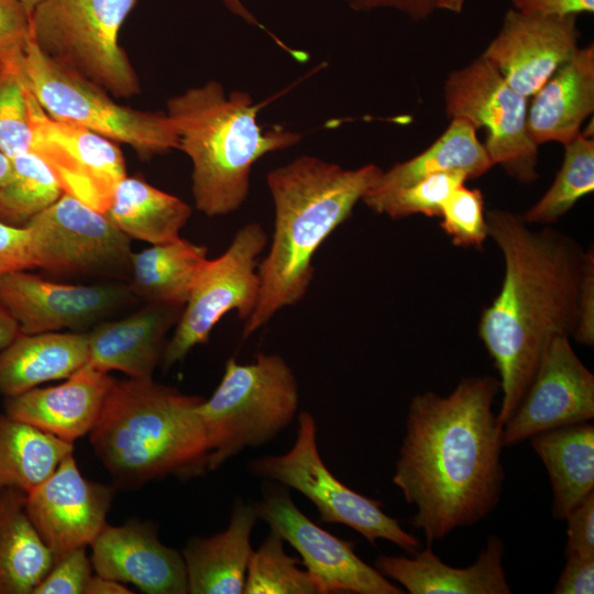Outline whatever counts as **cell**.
Instances as JSON below:
<instances>
[{
  "instance_id": "cell-21",
  "label": "cell",
  "mask_w": 594,
  "mask_h": 594,
  "mask_svg": "<svg viewBox=\"0 0 594 594\" xmlns=\"http://www.w3.org/2000/svg\"><path fill=\"white\" fill-rule=\"evenodd\" d=\"M183 306L148 302L114 321L99 322L88 332V364L129 378L153 380L166 345L165 338L178 322Z\"/></svg>"
},
{
  "instance_id": "cell-32",
  "label": "cell",
  "mask_w": 594,
  "mask_h": 594,
  "mask_svg": "<svg viewBox=\"0 0 594 594\" xmlns=\"http://www.w3.org/2000/svg\"><path fill=\"white\" fill-rule=\"evenodd\" d=\"M12 175L0 186V221L25 227L64 194L52 168L29 151L11 158Z\"/></svg>"
},
{
  "instance_id": "cell-7",
  "label": "cell",
  "mask_w": 594,
  "mask_h": 594,
  "mask_svg": "<svg viewBox=\"0 0 594 594\" xmlns=\"http://www.w3.org/2000/svg\"><path fill=\"white\" fill-rule=\"evenodd\" d=\"M138 0H43L30 15L31 41L50 59L111 96L140 92L138 74L119 44Z\"/></svg>"
},
{
  "instance_id": "cell-24",
  "label": "cell",
  "mask_w": 594,
  "mask_h": 594,
  "mask_svg": "<svg viewBox=\"0 0 594 594\" xmlns=\"http://www.w3.org/2000/svg\"><path fill=\"white\" fill-rule=\"evenodd\" d=\"M253 505L234 503L226 530L190 538L183 550L188 593L241 594L252 556L251 534L257 520Z\"/></svg>"
},
{
  "instance_id": "cell-5",
  "label": "cell",
  "mask_w": 594,
  "mask_h": 594,
  "mask_svg": "<svg viewBox=\"0 0 594 594\" xmlns=\"http://www.w3.org/2000/svg\"><path fill=\"white\" fill-rule=\"evenodd\" d=\"M178 133V148L193 164L195 207L208 217L238 210L250 191L253 165L268 153L295 146L301 134L257 122L258 106L246 91L228 96L209 80L166 102Z\"/></svg>"
},
{
  "instance_id": "cell-12",
  "label": "cell",
  "mask_w": 594,
  "mask_h": 594,
  "mask_svg": "<svg viewBox=\"0 0 594 594\" xmlns=\"http://www.w3.org/2000/svg\"><path fill=\"white\" fill-rule=\"evenodd\" d=\"M25 228L33 267L64 276L130 278L131 239L106 213L69 194Z\"/></svg>"
},
{
  "instance_id": "cell-28",
  "label": "cell",
  "mask_w": 594,
  "mask_h": 594,
  "mask_svg": "<svg viewBox=\"0 0 594 594\" xmlns=\"http://www.w3.org/2000/svg\"><path fill=\"white\" fill-rule=\"evenodd\" d=\"M493 166L476 129L466 120L451 119L446 131L425 151L382 170L366 195L389 193L442 172H463L473 179Z\"/></svg>"
},
{
  "instance_id": "cell-2",
  "label": "cell",
  "mask_w": 594,
  "mask_h": 594,
  "mask_svg": "<svg viewBox=\"0 0 594 594\" xmlns=\"http://www.w3.org/2000/svg\"><path fill=\"white\" fill-rule=\"evenodd\" d=\"M485 218L505 271L498 295L482 311L479 337L499 374L496 420L503 428L550 341L573 337L585 250L550 226L531 229L522 215L496 208Z\"/></svg>"
},
{
  "instance_id": "cell-45",
  "label": "cell",
  "mask_w": 594,
  "mask_h": 594,
  "mask_svg": "<svg viewBox=\"0 0 594 594\" xmlns=\"http://www.w3.org/2000/svg\"><path fill=\"white\" fill-rule=\"evenodd\" d=\"M514 9L543 15H579L594 12V0H510Z\"/></svg>"
},
{
  "instance_id": "cell-17",
  "label": "cell",
  "mask_w": 594,
  "mask_h": 594,
  "mask_svg": "<svg viewBox=\"0 0 594 594\" xmlns=\"http://www.w3.org/2000/svg\"><path fill=\"white\" fill-rule=\"evenodd\" d=\"M114 490L86 479L74 452L26 494L25 510L55 561L90 546L106 527Z\"/></svg>"
},
{
  "instance_id": "cell-50",
  "label": "cell",
  "mask_w": 594,
  "mask_h": 594,
  "mask_svg": "<svg viewBox=\"0 0 594 594\" xmlns=\"http://www.w3.org/2000/svg\"><path fill=\"white\" fill-rule=\"evenodd\" d=\"M12 175L11 158L0 152V186L6 184Z\"/></svg>"
},
{
  "instance_id": "cell-49",
  "label": "cell",
  "mask_w": 594,
  "mask_h": 594,
  "mask_svg": "<svg viewBox=\"0 0 594 594\" xmlns=\"http://www.w3.org/2000/svg\"><path fill=\"white\" fill-rule=\"evenodd\" d=\"M466 0H437L436 10H443L459 14L462 12Z\"/></svg>"
},
{
  "instance_id": "cell-42",
  "label": "cell",
  "mask_w": 594,
  "mask_h": 594,
  "mask_svg": "<svg viewBox=\"0 0 594 594\" xmlns=\"http://www.w3.org/2000/svg\"><path fill=\"white\" fill-rule=\"evenodd\" d=\"M30 268L34 267L28 229L0 221V275Z\"/></svg>"
},
{
  "instance_id": "cell-6",
  "label": "cell",
  "mask_w": 594,
  "mask_h": 594,
  "mask_svg": "<svg viewBox=\"0 0 594 594\" xmlns=\"http://www.w3.org/2000/svg\"><path fill=\"white\" fill-rule=\"evenodd\" d=\"M298 406L296 376L279 354L258 353L249 364L229 359L216 391L198 405L208 471L249 447L272 441L293 421Z\"/></svg>"
},
{
  "instance_id": "cell-19",
  "label": "cell",
  "mask_w": 594,
  "mask_h": 594,
  "mask_svg": "<svg viewBox=\"0 0 594 594\" xmlns=\"http://www.w3.org/2000/svg\"><path fill=\"white\" fill-rule=\"evenodd\" d=\"M96 574L131 583L147 594H186V565L177 550L163 544L152 522L108 524L90 544Z\"/></svg>"
},
{
  "instance_id": "cell-29",
  "label": "cell",
  "mask_w": 594,
  "mask_h": 594,
  "mask_svg": "<svg viewBox=\"0 0 594 594\" xmlns=\"http://www.w3.org/2000/svg\"><path fill=\"white\" fill-rule=\"evenodd\" d=\"M191 212L183 199L140 177L125 176L105 213L130 239L160 244L178 239Z\"/></svg>"
},
{
  "instance_id": "cell-40",
  "label": "cell",
  "mask_w": 594,
  "mask_h": 594,
  "mask_svg": "<svg viewBox=\"0 0 594 594\" xmlns=\"http://www.w3.org/2000/svg\"><path fill=\"white\" fill-rule=\"evenodd\" d=\"M578 343L594 344V251H585L578 292L576 326L572 337Z\"/></svg>"
},
{
  "instance_id": "cell-39",
  "label": "cell",
  "mask_w": 594,
  "mask_h": 594,
  "mask_svg": "<svg viewBox=\"0 0 594 594\" xmlns=\"http://www.w3.org/2000/svg\"><path fill=\"white\" fill-rule=\"evenodd\" d=\"M92 576V563L86 548H78L55 561L33 594H85Z\"/></svg>"
},
{
  "instance_id": "cell-43",
  "label": "cell",
  "mask_w": 594,
  "mask_h": 594,
  "mask_svg": "<svg viewBox=\"0 0 594 594\" xmlns=\"http://www.w3.org/2000/svg\"><path fill=\"white\" fill-rule=\"evenodd\" d=\"M566 563L553 588L554 594H593L594 557L566 556Z\"/></svg>"
},
{
  "instance_id": "cell-46",
  "label": "cell",
  "mask_w": 594,
  "mask_h": 594,
  "mask_svg": "<svg viewBox=\"0 0 594 594\" xmlns=\"http://www.w3.org/2000/svg\"><path fill=\"white\" fill-rule=\"evenodd\" d=\"M133 593L121 582L100 576L92 575L89 580L85 594H131Z\"/></svg>"
},
{
  "instance_id": "cell-18",
  "label": "cell",
  "mask_w": 594,
  "mask_h": 594,
  "mask_svg": "<svg viewBox=\"0 0 594 594\" xmlns=\"http://www.w3.org/2000/svg\"><path fill=\"white\" fill-rule=\"evenodd\" d=\"M576 15H543L510 8L482 56L526 98L578 51Z\"/></svg>"
},
{
  "instance_id": "cell-26",
  "label": "cell",
  "mask_w": 594,
  "mask_h": 594,
  "mask_svg": "<svg viewBox=\"0 0 594 594\" xmlns=\"http://www.w3.org/2000/svg\"><path fill=\"white\" fill-rule=\"evenodd\" d=\"M530 440L549 474L551 514L554 519L564 520L594 492V425H566L536 433Z\"/></svg>"
},
{
  "instance_id": "cell-35",
  "label": "cell",
  "mask_w": 594,
  "mask_h": 594,
  "mask_svg": "<svg viewBox=\"0 0 594 594\" xmlns=\"http://www.w3.org/2000/svg\"><path fill=\"white\" fill-rule=\"evenodd\" d=\"M469 177L463 172H442L426 176L406 187L377 195H365L362 201L375 213L392 219L415 215L440 217L447 198Z\"/></svg>"
},
{
  "instance_id": "cell-20",
  "label": "cell",
  "mask_w": 594,
  "mask_h": 594,
  "mask_svg": "<svg viewBox=\"0 0 594 594\" xmlns=\"http://www.w3.org/2000/svg\"><path fill=\"white\" fill-rule=\"evenodd\" d=\"M113 382L107 372L86 363L59 385L6 397L4 411L74 443L96 425Z\"/></svg>"
},
{
  "instance_id": "cell-33",
  "label": "cell",
  "mask_w": 594,
  "mask_h": 594,
  "mask_svg": "<svg viewBox=\"0 0 594 594\" xmlns=\"http://www.w3.org/2000/svg\"><path fill=\"white\" fill-rule=\"evenodd\" d=\"M564 155L557 176L543 196L522 218L527 223L550 226L584 196L594 190V139L580 134L563 145Z\"/></svg>"
},
{
  "instance_id": "cell-44",
  "label": "cell",
  "mask_w": 594,
  "mask_h": 594,
  "mask_svg": "<svg viewBox=\"0 0 594 594\" xmlns=\"http://www.w3.org/2000/svg\"><path fill=\"white\" fill-rule=\"evenodd\" d=\"M437 0H348L355 12H371L389 9L408 16L413 21H424L436 10Z\"/></svg>"
},
{
  "instance_id": "cell-37",
  "label": "cell",
  "mask_w": 594,
  "mask_h": 594,
  "mask_svg": "<svg viewBox=\"0 0 594 594\" xmlns=\"http://www.w3.org/2000/svg\"><path fill=\"white\" fill-rule=\"evenodd\" d=\"M440 227L453 245L482 250L488 238L484 196L479 188L459 186L443 202Z\"/></svg>"
},
{
  "instance_id": "cell-25",
  "label": "cell",
  "mask_w": 594,
  "mask_h": 594,
  "mask_svg": "<svg viewBox=\"0 0 594 594\" xmlns=\"http://www.w3.org/2000/svg\"><path fill=\"white\" fill-rule=\"evenodd\" d=\"M88 362V332L20 333L0 351V395L70 376Z\"/></svg>"
},
{
  "instance_id": "cell-41",
  "label": "cell",
  "mask_w": 594,
  "mask_h": 594,
  "mask_svg": "<svg viewBox=\"0 0 594 594\" xmlns=\"http://www.w3.org/2000/svg\"><path fill=\"white\" fill-rule=\"evenodd\" d=\"M564 556L594 557V492L574 507L566 518Z\"/></svg>"
},
{
  "instance_id": "cell-8",
  "label": "cell",
  "mask_w": 594,
  "mask_h": 594,
  "mask_svg": "<svg viewBox=\"0 0 594 594\" xmlns=\"http://www.w3.org/2000/svg\"><path fill=\"white\" fill-rule=\"evenodd\" d=\"M28 86L46 114L86 128L142 157L178 148L174 121L163 112L122 106L108 91L45 56L30 40L23 55Z\"/></svg>"
},
{
  "instance_id": "cell-1",
  "label": "cell",
  "mask_w": 594,
  "mask_h": 594,
  "mask_svg": "<svg viewBox=\"0 0 594 594\" xmlns=\"http://www.w3.org/2000/svg\"><path fill=\"white\" fill-rule=\"evenodd\" d=\"M499 392L497 378L475 375L447 395L424 392L409 403L393 484L416 507L410 524L427 544L477 524L499 503L504 444L493 411Z\"/></svg>"
},
{
  "instance_id": "cell-31",
  "label": "cell",
  "mask_w": 594,
  "mask_h": 594,
  "mask_svg": "<svg viewBox=\"0 0 594 594\" xmlns=\"http://www.w3.org/2000/svg\"><path fill=\"white\" fill-rule=\"evenodd\" d=\"M74 443L0 413V490L29 493L44 482Z\"/></svg>"
},
{
  "instance_id": "cell-23",
  "label": "cell",
  "mask_w": 594,
  "mask_h": 594,
  "mask_svg": "<svg viewBox=\"0 0 594 594\" xmlns=\"http://www.w3.org/2000/svg\"><path fill=\"white\" fill-rule=\"evenodd\" d=\"M594 111V46L579 47L573 56L532 96L527 127L541 145H563L578 138L582 124Z\"/></svg>"
},
{
  "instance_id": "cell-11",
  "label": "cell",
  "mask_w": 594,
  "mask_h": 594,
  "mask_svg": "<svg viewBox=\"0 0 594 594\" xmlns=\"http://www.w3.org/2000/svg\"><path fill=\"white\" fill-rule=\"evenodd\" d=\"M266 244L264 228L250 222L237 231L221 255L207 258L166 342L160 363L164 371L196 345L208 342L215 326L229 311L237 310L244 321L252 315L260 297L258 256Z\"/></svg>"
},
{
  "instance_id": "cell-14",
  "label": "cell",
  "mask_w": 594,
  "mask_h": 594,
  "mask_svg": "<svg viewBox=\"0 0 594 594\" xmlns=\"http://www.w3.org/2000/svg\"><path fill=\"white\" fill-rule=\"evenodd\" d=\"M29 107L30 151L52 168L64 193L105 213L116 187L127 176L120 147L86 128L53 119L31 90Z\"/></svg>"
},
{
  "instance_id": "cell-30",
  "label": "cell",
  "mask_w": 594,
  "mask_h": 594,
  "mask_svg": "<svg viewBox=\"0 0 594 594\" xmlns=\"http://www.w3.org/2000/svg\"><path fill=\"white\" fill-rule=\"evenodd\" d=\"M207 249L183 238L132 254L130 290L147 302L185 306Z\"/></svg>"
},
{
  "instance_id": "cell-22",
  "label": "cell",
  "mask_w": 594,
  "mask_h": 594,
  "mask_svg": "<svg viewBox=\"0 0 594 594\" xmlns=\"http://www.w3.org/2000/svg\"><path fill=\"white\" fill-rule=\"evenodd\" d=\"M504 553L502 538L492 535L475 562L466 568L448 565L431 544L413 557L381 554L375 568L410 594H509Z\"/></svg>"
},
{
  "instance_id": "cell-10",
  "label": "cell",
  "mask_w": 594,
  "mask_h": 594,
  "mask_svg": "<svg viewBox=\"0 0 594 594\" xmlns=\"http://www.w3.org/2000/svg\"><path fill=\"white\" fill-rule=\"evenodd\" d=\"M448 118L485 131L492 164L521 184L539 178V145L527 127L528 98L514 90L482 55L451 72L443 86Z\"/></svg>"
},
{
  "instance_id": "cell-38",
  "label": "cell",
  "mask_w": 594,
  "mask_h": 594,
  "mask_svg": "<svg viewBox=\"0 0 594 594\" xmlns=\"http://www.w3.org/2000/svg\"><path fill=\"white\" fill-rule=\"evenodd\" d=\"M30 40V14L22 3L0 0V69L22 67Z\"/></svg>"
},
{
  "instance_id": "cell-9",
  "label": "cell",
  "mask_w": 594,
  "mask_h": 594,
  "mask_svg": "<svg viewBox=\"0 0 594 594\" xmlns=\"http://www.w3.org/2000/svg\"><path fill=\"white\" fill-rule=\"evenodd\" d=\"M254 475L278 482L305 495L329 524H342L362 535L372 546L388 540L414 554L420 541L385 514L380 501L369 498L340 482L322 461L317 443V424L300 411L296 439L283 454L264 455L249 462Z\"/></svg>"
},
{
  "instance_id": "cell-51",
  "label": "cell",
  "mask_w": 594,
  "mask_h": 594,
  "mask_svg": "<svg viewBox=\"0 0 594 594\" xmlns=\"http://www.w3.org/2000/svg\"><path fill=\"white\" fill-rule=\"evenodd\" d=\"M19 1L25 8L28 13L31 15V13L35 9V7L43 0H19Z\"/></svg>"
},
{
  "instance_id": "cell-16",
  "label": "cell",
  "mask_w": 594,
  "mask_h": 594,
  "mask_svg": "<svg viewBox=\"0 0 594 594\" xmlns=\"http://www.w3.org/2000/svg\"><path fill=\"white\" fill-rule=\"evenodd\" d=\"M26 271L0 275V300L25 334L82 330L101 322L133 295L129 286L57 283Z\"/></svg>"
},
{
  "instance_id": "cell-27",
  "label": "cell",
  "mask_w": 594,
  "mask_h": 594,
  "mask_svg": "<svg viewBox=\"0 0 594 594\" xmlns=\"http://www.w3.org/2000/svg\"><path fill=\"white\" fill-rule=\"evenodd\" d=\"M26 493L0 490V594H33L55 563L25 510Z\"/></svg>"
},
{
  "instance_id": "cell-15",
  "label": "cell",
  "mask_w": 594,
  "mask_h": 594,
  "mask_svg": "<svg viewBox=\"0 0 594 594\" xmlns=\"http://www.w3.org/2000/svg\"><path fill=\"white\" fill-rule=\"evenodd\" d=\"M569 337L546 348L514 414L502 428L504 447L534 435L594 417V375L574 352Z\"/></svg>"
},
{
  "instance_id": "cell-47",
  "label": "cell",
  "mask_w": 594,
  "mask_h": 594,
  "mask_svg": "<svg viewBox=\"0 0 594 594\" xmlns=\"http://www.w3.org/2000/svg\"><path fill=\"white\" fill-rule=\"evenodd\" d=\"M21 333L13 316L0 300V351L10 344Z\"/></svg>"
},
{
  "instance_id": "cell-34",
  "label": "cell",
  "mask_w": 594,
  "mask_h": 594,
  "mask_svg": "<svg viewBox=\"0 0 594 594\" xmlns=\"http://www.w3.org/2000/svg\"><path fill=\"white\" fill-rule=\"evenodd\" d=\"M285 540L274 530L249 561L244 594H320L307 570L298 568V560L289 557Z\"/></svg>"
},
{
  "instance_id": "cell-48",
  "label": "cell",
  "mask_w": 594,
  "mask_h": 594,
  "mask_svg": "<svg viewBox=\"0 0 594 594\" xmlns=\"http://www.w3.org/2000/svg\"><path fill=\"white\" fill-rule=\"evenodd\" d=\"M224 7L235 16L242 19L250 25L266 30L254 14L245 7L242 0H222Z\"/></svg>"
},
{
  "instance_id": "cell-36",
  "label": "cell",
  "mask_w": 594,
  "mask_h": 594,
  "mask_svg": "<svg viewBox=\"0 0 594 594\" xmlns=\"http://www.w3.org/2000/svg\"><path fill=\"white\" fill-rule=\"evenodd\" d=\"M29 91L23 65L0 69V152L9 158L31 147Z\"/></svg>"
},
{
  "instance_id": "cell-13",
  "label": "cell",
  "mask_w": 594,
  "mask_h": 594,
  "mask_svg": "<svg viewBox=\"0 0 594 594\" xmlns=\"http://www.w3.org/2000/svg\"><path fill=\"white\" fill-rule=\"evenodd\" d=\"M258 519L276 531L301 557L320 594H402L376 568L369 565L342 540L315 524L287 491L268 487L253 505Z\"/></svg>"
},
{
  "instance_id": "cell-4",
  "label": "cell",
  "mask_w": 594,
  "mask_h": 594,
  "mask_svg": "<svg viewBox=\"0 0 594 594\" xmlns=\"http://www.w3.org/2000/svg\"><path fill=\"white\" fill-rule=\"evenodd\" d=\"M202 400L153 380H114L90 443L117 484L127 488L169 475H202L209 455L198 414Z\"/></svg>"
},
{
  "instance_id": "cell-3",
  "label": "cell",
  "mask_w": 594,
  "mask_h": 594,
  "mask_svg": "<svg viewBox=\"0 0 594 594\" xmlns=\"http://www.w3.org/2000/svg\"><path fill=\"white\" fill-rule=\"evenodd\" d=\"M382 170L375 164L349 169L301 155L267 173L274 231L270 251L258 264V302L244 321L243 338L305 297L315 274L316 252L351 216Z\"/></svg>"
}]
</instances>
